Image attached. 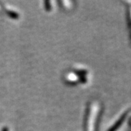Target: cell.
Segmentation results:
<instances>
[{
	"label": "cell",
	"instance_id": "1",
	"mask_svg": "<svg viewBox=\"0 0 131 131\" xmlns=\"http://www.w3.org/2000/svg\"><path fill=\"white\" fill-rule=\"evenodd\" d=\"M2 131H7V128H4V129L2 130Z\"/></svg>",
	"mask_w": 131,
	"mask_h": 131
}]
</instances>
